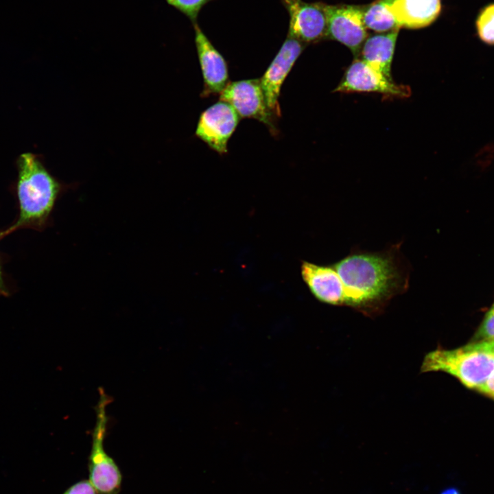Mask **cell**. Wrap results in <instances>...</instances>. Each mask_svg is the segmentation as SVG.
Returning <instances> with one entry per match:
<instances>
[{"mask_svg": "<svg viewBox=\"0 0 494 494\" xmlns=\"http://www.w3.org/2000/svg\"><path fill=\"white\" fill-rule=\"evenodd\" d=\"M401 246L379 251L353 249L327 265L303 261L301 277L318 301L373 316L409 287L410 269Z\"/></svg>", "mask_w": 494, "mask_h": 494, "instance_id": "6da1fadb", "label": "cell"}, {"mask_svg": "<svg viewBox=\"0 0 494 494\" xmlns=\"http://www.w3.org/2000/svg\"><path fill=\"white\" fill-rule=\"evenodd\" d=\"M17 175L13 186L19 215L10 228L38 229L48 220L60 192V185L33 152L19 154L15 161Z\"/></svg>", "mask_w": 494, "mask_h": 494, "instance_id": "7a4b0ae2", "label": "cell"}, {"mask_svg": "<svg viewBox=\"0 0 494 494\" xmlns=\"http://www.w3.org/2000/svg\"><path fill=\"white\" fill-rule=\"evenodd\" d=\"M494 370V341L473 342L455 349L438 348L427 353L421 372L441 371L465 386L478 390Z\"/></svg>", "mask_w": 494, "mask_h": 494, "instance_id": "3957f363", "label": "cell"}, {"mask_svg": "<svg viewBox=\"0 0 494 494\" xmlns=\"http://www.w3.org/2000/svg\"><path fill=\"white\" fill-rule=\"evenodd\" d=\"M110 401L109 397L100 389L95 408L96 420L88 458L89 481L97 494H119L122 484V474L119 466L104 448L109 420L106 409Z\"/></svg>", "mask_w": 494, "mask_h": 494, "instance_id": "277c9868", "label": "cell"}, {"mask_svg": "<svg viewBox=\"0 0 494 494\" xmlns=\"http://www.w3.org/2000/svg\"><path fill=\"white\" fill-rule=\"evenodd\" d=\"M340 93H377L386 97L405 98L411 95L409 86L397 84L375 70L362 59L356 58L346 70L333 90Z\"/></svg>", "mask_w": 494, "mask_h": 494, "instance_id": "5b68a950", "label": "cell"}, {"mask_svg": "<svg viewBox=\"0 0 494 494\" xmlns=\"http://www.w3.org/2000/svg\"><path fill=\"white\" fill-rule=\"evenodd\" d=\"M324 10L327 24V38L344 45L353 55H359L368 36L363 21V8L324 4Z\"/></svg>", "mask_w": 494, "mask_h": 494, "instance_id": "8992f818", "label": "cell"}, {"mask_svg": "<svg viewBox=\"0 0 494 494\" xmlns=\"http://www.w3.org/2000/svg\"><path fill=\"white\" fill-rule=\"evenodd\" d=\"M220 101L230 104L240 117L255 119L274 129L259 79L229 82L220 93Z\"/></svg>", "mask_w": 494, "mask_h": 494, "instance_id": "52a82bcc", "label": "cell"}, {"mask_svg": "<svg viewBox=\"0 0 494 494\" xmlns=\"http://www.w3.org/2000/svg\"><path fill=\"white\" fill-rule=\"evenodd\" d=\"M239 116L228 103L219 101L200 116L196 135L210 148L223 154L227 152V144L235 132Z\"/></svg>", "mask_w": 494, "mask_h": 494, "instance_id": "ba28073f", "label": "cell"}, {"mask_svg": "<svg viewBox=\"0 0 494 494\" xmlns=\"http://www.w3.org/2000/svg\"><path fill=\"white\" fill-rule=\"evenodd\" d=\"M289 14L287 37L303 44L327 38V18L324 3L303 0H281Z\"/></svg>", "mask_w": 494, "mask_h": 494, "instance_id": "9c48e42d", "label": "cell"}, {"mask_svg": "<svg viewBox=\"0 0 494 494\" xmlns=\"http://www.w3.org/2000/svg\"><path fill=\"white\" fill-rule=\"evenodd\" d=\"M304 47L303 43L287 36L262 78L259 79L268 108L274 116L281 115L279 99L281 86Z\"/></svg>", "mask_w": 494, "mask_h": 494, "instance_id": "30bf717a", "label": "cell"}, {"mask_svg": "<svg viewBox=\"0 0 494 494\" xmlns=\"http://www.w3.org/2000/svg\"><path fill=\"white\" fill-rule=\"evenodd\" d=\"M195 43L204 81L203 96L220 93L228 80V67L197 23L193 24Z\"/></svg>", "mask_w": 494, "mask_h": 494, "instance_id": "8fae6325", "label": "cell"}, {"mask_svg": "<svg viewBox=\"0 0 494 494\" xmlns=\"http://www.w3.org/2000/svg\"><path fill=\"white\" fill-rule=\"evenodd\" d=\"M387 10L399 27L416 29L434 22L441 10L440 0H387Z\"/></svg>", "mask_w": 494, "mask_h": 494, "instance_id": "7c38bea8", "label": "cell"}, {"mask_svg": "<svg viewBox=\"0 0 494 494\" xmlns=\"http://www.w3.org/2000/svg\"><path fill=\"white\" fill-rule=\"evenodd\" d=\"M399 29L372 36L365 40L362 59L375 70L392 80L391 66Z\"/></svg>", "mask_w": 494, "mask_h": 494, "instance_id": "4fadbf2b", "label": "cell"}, {"mask_svg": "<svg viewBox=\"0 0 494 494\" xmlns=\"http://www.w3.org/2000/svg\"><path fill=\"white\" fill-rule=\"evenodd\" d=\"M386 3L387 0H377L363 8V21L366 29L386 33L400 28L387 10Z\"/></svg>", "mask_w": 494, "mask_h": 494, "instance_id": "5bb4252c", "label": "cell"}, {"mask_svg": "<svg viewBox=\"0 0 494 494\" xmlns=\"http://www.w3.org/2000/svg\"><path fill=\"white\" fill-rule=\"evenodd\" d=\"M476 28L483 42L494 45V3L488 5L480 12L476 20Z\"/></svg>", "mask_w": 494, "mask_h": 494, "instance_id": "9a60e30c", "label": "cell"}, {"mask_svg": "<svg viewBox=\"0 0 494 494\" xmlns=\"http://www.w3.org/2000/svg\"><path fill=\"white\" fill-rule=\"evenodd\" d=\"M172 6L187 16L193 24L197 23V17L204 5L212 0H166Z\"/></svg>", "mask_w": 494, "mask_h": 494, "instance_id": "2e32d148", "label": "cell"}, {"mask_svg": "<svg viewBox=\"0 0 494 494\" xmlns=\"http://www.w3.org/2000/svg\"><path fill=\"white\" fill-rule=\"evenodd\" d=\"M494 341V302L485 314L473 338V342Z\"/></svg>", "mask_w": 494, "mask_h": 494, "instance_id": "e0dca14e", "label": "cell"}, {"mask_svg": "<svg viewBox=\"0 0 494 494\" xmlns=\"http://www.w3.org/2000/svg\"><path fill=\"white\" fill-rule=\"evenodd\" d=\"M62 494H97V493L89 480H82L70 486Z\"/></svg>", "mask_w": 494, "mask_h": 494, "instance_id": "ac0fdd59", "label": "cell"}, {"mask_svg": "<svg viewBox=\"0 0 494 494\" xmlns=\"http://www.w3.org/2000/svg\"><path fill=\"white\" fill-rule=\"evenodd\" d=\"M12 233L10 229L7 228L4 230H0V240L3 239L5 236ZM0 295L3 296H8L10 295V290L6 283L5 274L3 269L2 259L0 255Z\"/></svg>", "mask_w": 494, "mask_h": 494, "instance_id": "d6986e66", "label": "cell"}, {"mask_svg": "<svg viewBox=\"0 0 494 494\" xmlns=\"http://www.w3.org/2000/svg\"><path fill=\"white\" fill-rule=\"evenodd\" d=\"M478 390L494 397V370L484 384Z\"/></svg>", "mask_w": 494, "mask_h": 494, "instance_id": "ffe728a7", "label": "cell"}, {"mask_svg": "<svg viewBox=\"0 0 494 494\" xmlns=\"http://www.w3.org/2000/svg\"><path fill=\"white\" fill-rule=\"evenodd\" d=\"M440 494H460L455 488H449L444 490Z\"/></svg>", "mask_w": 494, "mask_h": 494, "instance_id": "44dd1931", "label": "cell"}]
</instances>
